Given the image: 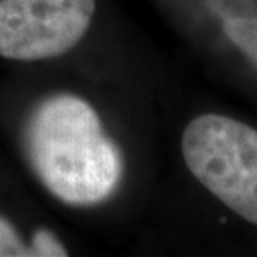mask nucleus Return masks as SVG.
<instances>
[{
	"label": "nucleus",
	"mask_w": 257,
	"mask_h": 257,
	"mask_svg": "<svg viewBox=\"0 0 257 257\" xmlns=\"http://www.w3.org/2000/svg\"><path fill=\"white\" fill-rule=\"evenodd\" d=\"M25 147L39 179L67 204L102 202L122 177L119 149L97 112L75 95L50 97L34 110Z\"/></svg>",
	"instance_id": "nucleus-1"
},
{
	"label": "nucleus",
	"mask_w": 257,
	"mask_h": 257,
	"mask_svg": "<svg viewBox=\"0 0 257 257\" xmlns=\"http://www.w3.org/2000/svg\"><path fill=\"white\" fill-rule=\"evenodd\" d=\"M192 176L240 217L257 225V131L219 114L194 119L182 136Z\"/></svg>",
	"instance_id": "nucleus-2"
},
{
	"label": "nucleus",
	"mask_w": 257,
	"mask_h": 257,
	"mask_svg": "<svg viewBox=\"0 0 257 257\" xmlns=\"http://www.w3.org/2000/svg\"><path fill=\"white\" fill-rule=\"evenodd\" d=\"M94 10L95 0H0V55L42 60L69 52Z\"/></svg>",
	"instance_id": "nucleus-3"
},
{
	"label": "nucleus",
	"mask_w": 257,
	"mask_h": 257,
	"mask_svg": "<svg viewBox=\"0 0 257 257\" xmlns=\"http://www.w3.org/2000/svg\"><path fill=\"white\" fill-rule=\"evenodd\" d=\"M224 32L247 57L257 62V15H225Z\"/></svg>",
	"instance_id": "nucleus-4"
},
{
	"label": "nucleus",
	"mask_w": 257,
	"mask_h": 257,
	"mask_svg": "<svg viewBox=\"0 0 257 257\" xmlns=\"http://www.w3.org/2000/svg\"><path fill=\"white\" fill-rule=\"evenodd\" d=\"M4 255H30V249L22 244L12 225L0 219V257Z\"/></svg>",
	"instance_id": "nucleus-5"
},
{
	"label": "nucleus",
	"mask_w": 257,
	"mask_h": 257,
	"mask_svg": "<svg viewBox=\"0 0 257 257\" xmlns=\"http://www.w3.org/2000/svg\"><path fill=\"white\" fill-rule=\"evenodd\" d=\"M30 255H67V250L50 232H47V230H37L32 239Z\"/></svg>",
	"instance_id": "nucleus-6"
}]
</instances>
